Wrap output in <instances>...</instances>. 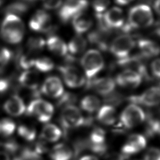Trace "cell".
Returning <instances> with one entry per match:
<instances>
[{
	"instance_id": "17",
	"label": "cell",
	"mask_w": 160,
	"mask_h": 160,
	"mask_svg": "<svg viewBox=\"0 0 160 160\" xmlns=\"http://www.w3.org/2000/svg\"><path fill=\"white\" fill-rule=\"evenodd\" d=\"M102 18L108 29L110 28H119L124 24L123 12L118 7H114L108 10L104 14H102Z\"/></svg>"
},
{
	"instance_id": "8",
	"label": "cell",
	"mask_w": 160,
	"mask_h": 160,
	"mask_svg": "<svg viewBox=\"0 0 160 160\" xmlns=\"http://www.w3.org/2000/svg\"><path fill=\"white\" fill-rule=\"evenodd\" d=\"M65 84L71 88L82 86L86 82L84 73L77 67L72 64H66L58 67Z\"/></svg>"
},
{
	"instance_id": "33",
	"label": "cell",
	"mask_w": 160,
	"mask_h": 160,
	"mask_svg": "<svg viewBox=\"0 0 160 160\" xmlns=\"http://www.w3.org/2000/svg\"><path fill=\"white\" fill-rule=\"evenodd\" d=\"M16 129V124L10 119L4 118L0 120V136L9 137L12 135Z\"/></svg>"
},
{
	"instance_id": "29",
	"label": "cell",
	"mask_w": 160,
	"mask_h": 160,
	"mask_svg": "<svg viewBox=\"0 0 160 160\" xmlns=\"http://www.w3.org/2000/svg\"><path fill=\"white\" fill-rule=\"evenodd\" d=\"M29 9V4L23 1H17L8 5L4 9V12L6 14L21 15L26 13Z\"/></svg>"
},
{
	"instance_id": "43",
	"label": "cell",
	"mask_w": 160,
	"mask_h": 160,
	"mask_svg": "<svg viewBox=\"0 0 160 160\" xmlns=\"http://www.w3.org/2000/svg\"><path fill=\"white\" fill-rule=\"evenodd\" d=\"M0 160H11L9 154L3 151H0Z\"/></svg>"
},
{
	"instance_id": "18",
	"label": "cell",
	"mask_w": 160,
	"mask_h": 160,
	"mask_svg": "<svg viewBox=\"0 0 160 160\" xmlns=\"http://www.w3.org/2000/svg\"><path fill=\"white\" fill-rule=\"evenodd\" d=\"M3 107L4 111L12 116H19L26 110L23 100L20 96L16 94L12 95L7 99Z\"/></svg>"
},
{
	"instance_id": "35",
	"label": "cell",
	"mask_w": 160,
	"mask_h": 160,
	"mask_svg": "<svg viewBox=\"0 0 160 160\" xmlns=\"http://www.w3.org/2000/svg\"><path fill=\"white\" fill-rule=\"evenodd\" d=\"M12 54L8 48L0 46V72H2L11 59Z\"/></svg>"
},
{
	"instance_id": "28",
	"label": "cell",
	"mask_w": 160,
	"mask_h": 160,
	"mask_svg": "<svg viewBox=\"0 0 160 160\" xmlns=\"http://www.w3.org/2000/svg\"><path fill=\"white\" fill-rule=\"evenodd\" d=\"M101 101L99 99L94 95L84 96L80 102L81 109L89 113H92L98 111L100 108Z\"/></svg>"
},
{
	"instance_id": "37",
	"label": "cell",
	"mask_w": 160,
	"mask_h": 160,
	"mask_svg": "<svg viewBox=\"0 0 160 160\" xmlns=\"http://www.w3.org/2000/svg\"><path fill=\"white\" fill-rule=\"evenodd\" d=\"M58 99L57 106L63 108L68 105L74 104V102L76 100V97L70 93L64 92Z\"/></svg>"
},
{
	"instance_id": "14",
	"label": "cell",
	"mask_w": 160,
	"mask_h": 160,
	"mask_svg": "<svg viewBox=\"0 0 160 160\" xmlns=\"http://www.w3.org/2000/svg\"><path fill=\"white\" fill-rule=\"evenodd\" d=\"M88 146L90 149L99 155L103 154L106 151L105 131L100 128H95L89 134Z\"/></svg>"
},
{
	"instance_id": "25",
	"label": "cell",
	"mask_w": 160,
	"mask_h": 160,
	"mask_svg": "<svg viewBox=\"0 0 160 160\" xmlns=\"http://www.w3.org/2000/svg\"><path fill=\"white\" fill-rule=\"evenodd\" d=\"M49 156L51 160H71L73 156V152L67 144L59 143L51 149Z\"/></svg>"
},
{
	"instance_id": "41",
	"label": "cell",
	"mask_w": 160,
	"mask_h": 160,
	"mask_svg": "<svg viewBox=\"0 0 160 160\" xmlns=\"http://www.w3.org/2000/svg\"><path fill=\"white\" fill-rule=\"evenodd\" d=\"M42 4L47 9H56L60 8L62 0H42Z\"/></svg>"
},
{
	"instance_id": "5",
	"label": "cell",
	"mask_w": 160,
	"mask_h": 160,
	"mask_svg": "<svg viewBox=\"0 0 160 160\" xmlns=\"http://www.w3.org/2000/svg\"><path fill=\"white\" fill-rule=\"evenodd\" d=\"M54 113V106L42 99H35L31 101L26 108V114L35 118L41 122L49 121Z\"/></svg>"
},
{
	"instance_id": "44",
	"label": "cell",
	"mask_w": 160,
	"mask_h": 160,
	"mask_svg": "<svg viewBox=\"0 0 160 160\" xmlns=\"http://www.w3.org/2000/svg\"><path fill=\"white\" fill-rule=\"evenodd\" d=\"M79 160H98V159L93 155H85L81 157Z\"/></svg>"
},
{
	"instance_id": "1",
	"label": "cell",
	"mask_w": 160,
	"mask_h": 160,
	"mask_svg": "<svg viewBox=\"0 0 160 160\" xmlns=\"http://www.w3.org/2000/svg\"><path fill=\"white\" fill-rule=\"evenodd\" d=\"M24 26L21 19L16 15L6 14L0 30L1 38L9 44L20 42L24 35Z\"/></svg>"
},
{
	"instance_id": "48",
	"label": "cell",
	"mask_w": 160,
	"mask_h": 160,
	"mask_svg": "<svg viewBox=\"0 0 160 160\" xmlns=\"http://www.w3.org/2000/svg\"><path fill=\"white\" fill-rule=\"evenodd\" d=\"M132 160H140V159H132Z\"/></svg>"
},
{
	"instance_id": "4",
	"label": "cell",
	"mask_w": 160,
	"mask_h": 160,
	"mask_svg": "<svg viewBox=\"0 0 160 160\" xmlns=\"http://www.w3.org/2000/svg\"><path fill=\"white\" fill-rule=\"evenodd\" d=\"M59 121L65 129L78 128L86 122L81 111L74 104H70L62 108Z\"/></svg>"
},
{
	"instance_id": "30",
	"label": "cell",
	"mask_w": 160,
	"mask_h": 160,
	"mask_svg": "<svg viewBox=\"0 0 160 160\" xmlns=\"http://www.w3.org/2000/svg\"><path fill=\"white\" fill-rule=\"evenodd\" d=\"M34 66L38 71L42 72H48L54 69V63L49 58L41 56L36 58Z\"/></svg>"
},
{
	"instance_id": "31",
	"label": "cell",
	"mask_w": 160,
	"mask_h": 160,
	"mask_svg": "<svg viewBox=\"0 0 160 160\" xmlns=\"http://www.w3.org/2000/svg\"><path fill=\"white\" fill-rule=\"evenodd\" d=\"M46 45V41L41 37H31L26 43V50L36 54L39 53Z\"/></svg>"
},
{
	"instance_id": "46",
	"label": "cell",
	"mask_w": 160,
	"mask_h": 160,
	"mask_svg": "<svg viewBox=\"0 0 160 160\" xmlns=\"http://www.w3.org/2000/svg\"><path fill=\"white\" fill-rule=\"evenodd\" d=\"M132 0H115V2L119 5H126L131 2Z\"/></svg>"
},
{
	"instance_id": "15",
	"label": "cell",
	"mask_w": 160,
	"mask_h": 160,
	"mask_svg": "<svg viewBox=\"0 0 160 160\" xmlns=\"http://www.w3.org/2000/svg\"><path fill=\"white\" fill-rule=\"evenodd\" d=\"M40 91L41 93L52 98H59L64 93L62 83L56 76H49L46 78Z\"/></svg>"
},
{
	"instance_id": "40",
	"label": "cell",
	"mask_w": 160,
	"mask_h": 160,
	"mask_svg": "<svg viewBox=\"0 0 160 160\" xmlns=\"http://www.w3.org/2000/svg\"><path fill=\"white\" fill-rule=\"evenodd\" d=\"M151 71L154 78L160 79V58H157L151 62Z\"/></svg>"
},
{
	"instance_id": "22",
	"label": "cell",
	"mask_w": 160,
	"mask_h": 160,
	"mask_svg": "<svg viewBox=\"0 0 160 160\" xmlns=\"http://www.w3.org/2000/svg\"><path fill=\"white\" fill-rule=\"evenodd\" d=\"M96 118L98 121L104 125H112L116 120V109L111 104H105L98 110Z\"/></svg>"
},
{
	"instance_id": "23",
	"label": "cell",
	"mask_w": 160,
	"mask_h": 160,
	"mask_svg": "<svg viewBox=\"0 0 160 160\" xmlns=\"http://www.w3.org/2000/svg\"><path fill=\"white\" fill-rule=\"evenodd\" d=\"M46 44L48 49L57 56H65L68 54L67 44L58 36H49L46 41Z\"/></svg>"
},
{
	"instance_id": "16",
	"label": "cell",
	"mask_w": 160,
	"mask_h": 160,
	"mask_svg": "<svg viewBox=\"0 0 160 160\" xmlns=\"http://www.w3.org/2000/svg\"><path fill=\"white\" fill-rule=\"evenodd\" d=\"M116 84L115 80L110 77H102L89 81V87L103 96L110 95L114 91Z\"/></svg>"
},
{
	"instance_id": "7",
	"label": "cell",
	"mask_w": 160,
	"mask_h": 160,
	"mask_svg": "<svg viewBox=\"0 0 160 160\" xmlns=\"http://www.w3.org/2000/svg\"><path fill=\"white\" fill-rule=\"evenodd\" d=\"M135 46V41L129 35H121L115 38L109 44L111 53L118 59L129 56Z\"/></svg>"
},
{
	"instance_id": "26",
	"label": "cell",
	"mask_w": 160,
	"mask_h": 160,
	"mask_svg": "<svg viewBox=\"0 0 160 160\" xmlns=\"http://www.w3.org/2000/svg\"><path fill=\"white\" fill-rule=\"evenodd\" d=\"M72 26L78 34L88 31L92 24V21L89 16L81 12L72 18Z\"/></svg>"
},
{
	"instance_id": "10",
	"label": "cell",
	"mask_w": 160,
	"mask_h": 160,
	"mask_svg": "<svg viewBox=\"0 0 160 160\" xmlns=\"http://www.w3.org/2000/svg\"><path fill=\"white\" fill-rule=\"evenodd\" d=\"M129 101L146 107H154L160 104V87L152 86L141 94L129 98Z\"/></svg>"
},
{
	"instance_id": "6",
	"label": "cell",
	"mask_w": 160,
	"mask_h": 160,
	"mask_svg": "<svg viewBox=\"0 0 160 160\" xmlns=\"http://www.w3.org/2000/svg\"><path fill=\"white\" fill-rule=\"evenodd\" d=\"M146 118L142 109L136 104H130L122 111L120 115V122L126 128H132L141 124Z\"/></svg>"
},
{
	"instance_id": "39",
	"label": "cell",
	"mask_w": 160,
	"mask_h": 160,
	"mask_svg": "<svg viewBox=\"0 0 160 160\" xmlns=\"http://www.w3.org/2000/svg\"><path fill=\"white\" fill-rule=\"evenodd\" d=\"M144 160H160V149L157 148H150L144 155Z\"/></svg>"
},
{
	"instance_id": "19",
	"label": "cell",
	"mask_w": 160,
	"mask_h": 160,
	"mask_svg": "<svg viewBox=\"0 0 160 160\" xmlns=\"http://www.w3.org/2000/svg\"><path fill=\"white\" fill-rule=\"evenodd\" d=\"M39 81L38 73L32 70H26L22 72L18 78L19 84L22 87L30 91L39 89Z\"/></svg>"
},
{
	"instance_id": "34",
	"label": "cell",
	"mask_w": 160,
	"mask_h": 160,
	"mask_svg": "<svg viewBox=\"0 0 160 160\" xmlns=\"http://www.w3.org/2000/svg\"><path fill=\"white\" fill-rule=\"evenodd\" d=\"M89 41L98 46L101 50H106L108 48L107 42L105 40L104 37L98 32H93L89 34Z\"/></svg>"
},
{
	"instance_id": "24",
	"label": "cell",
	"mask_w": 160,
	"mask_h": 160,
	"mask_svg": "<svg viewBox=\"0 0 160 160\" xmlns=\"http://www.w3.org/2000/svg\"><path fill=\"white\" fill-rule=\"evenodd\" d=\"M37 54L31 52L26 49L23 51L19 49L16 56V63L18 66L22 69L28 70L31 67L34 66L36 59Z\"/></svg>"
},
{
	"instance_id": "21",
	"label": "cell",
	"mask_w": 160,
	"mask_h": 160,
	"mask_svg": "<svg viewBox=\"0 0 160 160\" xmlns=\"http://www.w3.org/2000/svg\"><path fill=\"white\" fill-rule=\"evenodd\" d=\"M67 47L68 52L69 53L70 57L69 59L73 61L74 57L81 54L84 52L87 47V41L82 36L77 34L71 39Z\"/></svg>"
},
{
	"instance_id": "2",
	"label": "cell",
	"mask_w": 160,
	"mask_h": 160,
	"mask_svg": "<svg viewBox=\"0 0 160 160\" xmlns=\"http://www.w3.org/2000/svg\"><path fill=\"white\" fill-rule=\"evenodd\" d=\"M80 62L83 73L88 81L94 79L103 69L104 65L101 52L96 49H91L84 52Z\"/></svg>"
},
{
	"instance_id": "42",
	"label": "cell",
	"mask_w": 160,
	"mask_h": 160,
	"mask_svg": "<svg viewBox=\"0 0 160 160\" xmlns=\"http://www.w3.org/2000/svg\"><path fill=\"white\" fill-rule=\"evenodd\" d=\"M127 158L128 157L121 152H112L106 156V160H126Z\"/></svg>"
},
{
	"instance_id": "9",
	"label": "cell",
	"mask_w": 160,
	"mask_h": 160,
	"mask_svg": "<svg viewBox=\"0 0 160 160\" xmlns=\"http://www.w3.org/2000/svg\"><path fill=\"white\" fill-rule=\"evenodd\" d=\"M88 6L87 0H68L60 8L59 17L62 22H66L76 15L82 12Z\"/></svg>"
},
{
	"instance_id": "32",
	"label": "cell",
	"mask_w": 160,
	"mask_h": 160,
	"mask_svg": "<svg viewBox=\"0 0 160 160\" xmlns=\"http://www.w3.org/2000/svg\"><path fill=\"white\" fill-rule=\"evenodd\" d=\"M18 133L20 137L27 141H33L36 136V131L34 127L22 124L18 128Z\"/></svg>"
},
{
	"instance_id": "20",
	"label": "cell",
	"mask_w": 160,
	"mask_h": 160,
	"mask_svg": "<svg viewBox=\"0 0 160 160\" xmlns=\"http://www.w3.org/2000/svg\"><path fill=\"white\" fill-rule=\"evenodd\" d=\"M138 46L141 52V56L144 58L155 57L160 54L159 45L151 39H139L138 42Z\"/></svg>"
},
{
	"instance_id": "12",
	"label": "cell",
	"mask_w": 160,
	"mask_h": 160,
	"mask_svg": "<svg viewBox=\"0 0 160 160\" xmlns=\"http://www.w3.org/2000/svg\"><path fill=\"white\" fill-rule=\"evenodd\" d=\"M146 145V138L140 134H131L122 147L121 153L128 158L142 151Z\"/></svg>"
},
{
	"instance_id": "36",
	"label": "cell",
	"mask_w": 160,
	"mask_h": 160,
	"mask_svg": "<svg viewBox=\"0 0 160 160\" xmlns=\"http://www.w3.org/2000/svg\"><path fill=\"white\" fill-rule=\"evenodd\" d=\"M14 87V80L12 77L0 78V94L7 93Z\"/></svg>"
},
{
	"instance_id": "27",
	"label": "cell",
	"mask_w": 160,
	"mask_h": 160,
	"mask_svg": "<svg viewBox=\"0 0 160 160\" xmlns=\"http://www.w3.org/2000/svg\"><path fill=\"white\" fill-rule=\"evenodd\" d=\"M62 135L61 129L55 124H47L42 129L41 138L46 142H56Z\"/></svg>"
},
{
	"instance_id": "3",
	"label": "cell",
	"mask_w": 160,
	"mask_h": 160,
	"mask_svg": "<svg viewBox=\"0 0 160 160\" xmlns=\"http://www.w3.org/2000/svg\"><path fill=\"white\" fill-rule=\"evenodd\" d=\"M153 21L152 11L146 4L137 5L129 10L128 25L131 29L149 27L153 23Z\"/></svg>"
},
{
	"instance_id": "47",
	"label": "cell",
	"mask_w": 160,
	"mask_h": 160,
	"mask_svg": "<svg viewBox=\"0 0 160 160\" xmlns=\"http://www.w3.org/2000/svg\"><path fill=\"white\" fill-rule=\"evenodd\" d=\"M156 34L160 36V25H159L157 28H156Z\"/></svg>"
},
{
	"instance_id": "38",
	"label": "cell",
	"mask_w": 160,
	"mask_h": 160,
	"mask_svg": "<svg viewBox=\"0 0 160 160\" xmlns=\"http://www.w3.org/2000/svg\"><path fill=\"white\" fill-rule=\"evenodd\" d=\"M110 3V0H92V8L96 12V14H102Z\"/></svg>"
},
{
	"instance_id": "45",
	"label": "cell",
	"mask_w": 160,
	"mask_h": 160,
	"mask_svg": "<svg viewBox=\"0 0 160 160\" xmlns=\"http://www.w3.org/2000/svg\"><path fill=\"white\" fill-rule=\"evenodd\" d=\"M154 8L156 12L160 15V0H156L154 4Z\"/></svg>"
},
{
	"instance_id": "13",
	"label": "cell",
	"mask_w": 160,
	"mask_h": 160,
	"mask_svg": "<svg viewBox=\"0 0 160 160\" xmlns=\"http://www.w3.org/2000/svg\"><path fill=\"white\" fill-rule=\"evenodd\" d=\"M142 77L137 72L130 69H124L119 73L116 79V83L124 88L134 89L140 85Z\"/></svg>"
},
{
	"instance_id": "11",
	"label": "cell",
	"mask_w": 160,
	"mask_h": 160,
	"mask_svg": "<svg viewBox=\"0 0 160 160\" xmlns=\"http://www.w3.org/2000/svg\"><path fill=\"white\" fill-rule=\"evenodd\" d=\"M29 27L31 30L47 34L51 33L54 28L51 23L50 15L43 10H38L31 19Z\"/></svg>"
}]
</instances>
